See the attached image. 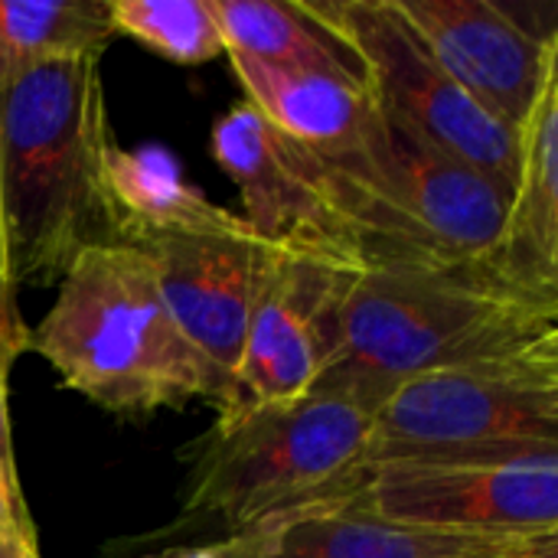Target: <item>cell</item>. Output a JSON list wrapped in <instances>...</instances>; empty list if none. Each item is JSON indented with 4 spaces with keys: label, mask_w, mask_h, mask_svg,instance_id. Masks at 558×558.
I'll list each match as a JSON object with an SVG mask.
<instances>
[{
    "label": "cell",
    "mask_w": 558,
    "mask_h": 558,
    "mask_svg": "<svg viewBox=\"0 0 558 558\" xmlns=\"http://www.w3.org/2000/svg\"><path fill=\"white\" fill-rule=\"evenodd\" d=\"M558 343V304L513 288L494 262L366 268L347 278L317 389L369 409L396 386Z\"/></svg>",
    "instance_id": "obj_1"
},
{
    "label": "cell",
    "mask_w": 558,
    "mask_h": 558,
    "mask_svg": "<svg viewBox=\"0 0 558 558\" xmlns=\"http://www.w3.org/2000/svg\"><path fill=\"white\" fill-rule=\"evenodd\" d=\"M101 59L0 65V216L16 281H59L78 248L111 239V147Z\"/></svg>",
    "instance_id": "obj_2"
},
{
    "label": "cell",
    "mask_w": 558,
    "mask_h": 558,
    "mask_svg": "<svg viewBox=\"0 0 558 558\" xmlns=\"http://www.w3.org/2000/svg\"><path fill=\"white\" fill-rule=\"evenodd\" d=\"M56 284L46 317L29 327L26 353L46 360L69 392L128 418L209 402L206 366L170 317L144 248L92 242Z\"/></svg>",
    "instance_id": "obj_3"
},
{
    "label": "cell",
    "mask_w": 558,
    "mask_h": 558,
    "mask_svg": "<svg viewBox=\"0 0 558 558\" xmlns=\"http://www.w3.org/2000/svg\"><path fill=\"white\" fill-rule=\"evenodd\" d=\"M314 157L356 271L494 258L510 193L383 111L353 144Z\"/></svg>",
    "instance_id": "obj_4"
},
{
    "label": "cell",
    "mask_w": 558,
    "mask_h": 558,
    "mask_svg": "<svg viewBox=\"0 0 558 558\" xmlns=\"http://www.w3.org/2000/svg\"><path fill=\"white\" fill-rule=\"evenodd\" d=\"M373 409L314 389L278 405L219 412L196 441L183 510L229 533L275 526L363 487Z\"/></svg>",
    "instance_id": "obj_5"
},
{
    "label": "cell",
    "mask_w": 558,
    "mask_h": 558,
    "mask_svg": "<svg viewBox=\"0 0 558 558\" xmlns=\"http://www.w3.org/2000/svg\"><path fill=\"white\" fill-rule=\"evenodd\" d=\"M558 448V343L438 369L373 405L366 471Z\"/></svg>",
    "instance_id": "obj_6"
},
{
    "label": "cell",
    "mask_w": 558,
    "mask_h": 558,
    "mask_svg": "<svg viewBox=\"0 0 558 558\" xmlns=\"http://www.w3.org/2000/svg\"><path fill=\"white\" fill-rule=\"evenodd\" d=\"M366 72V88L386 118L490 177L513 193L520 173V134L487 114L425 49L396 0H314Z\"/></svg>",
    "instance_id": "obj_7"
},
{
    "label": "cell",
    "mask_w": 558,
    "mask_h": 558,
    "mask_svg": "<svg viewBox=\"0 0 558 558\" xmlns=\"http://www.w3.org/2000/svg\"><path fill=\"white\" fill-rule=\"evenodd\" d=\"M360 497L379 517L474 539L558 533V448L399 461L366 471Z\"/></svg>",
    "instance_id": "obj_8"
},
{
    "label": "cell",
    "mask_w": 558,
    "mask_h": 558,
    "mask_svg": "<svg viewBox=\"0 0 558 558\" xmlns=\"http://www.w3.org/2000/svg\"><path fill=\"white\" fill-rule=\"evenodd\" d=\"M137 248L147 252L170 317L206 366L209 405L229 409L248 320L278 252L252 232L173 235Z\"/></svg>",
    "instance_id": "obj_9"
},
{
    "label": "cell",
    "mask_w": 558,
    "mask_h": 558,
    "mask_svg": "<svg viewBox=\"0 0 558 558\" xmlns=\"http://www.w3.org/2000/svg\"><path fill=\"white\" fill-rule=\"evenodd\" d=\"M219 170L235 183L242 219L258 242L356 271L330 213L317 157L281 137L255 108L239 101L209 134Z\"/></svg>",
    "instance_id": "obj_10"
},
{
    "label": "cell",
    "mask_w": 558,
    "mask_h": 558,
    "mask_svg": "<svg viewBox=\"0 0 558 558\" xmlns=\"http://www.w3.org/2000/svg\"><path fill=\"white\" fill-rule=\"evenodd\" d=\"M432 59L500 124L523 131L558 72V33H533L490 0H396Z\"/></svg>",
    "instance_id": "obj_11"
},
{
    "label": "cell",
    "mask_w": 558,
    "mask_h": 558,
    "mask_svg": "<svg viewBox=\"0 0 558 558\" xmlns=\"http://www.w3.org/2000/svg\"><path fill=\"white\" fill-rule=\"evenodd\" d=\"M350 275L311 255H275L235 366L232 405L222 412L294 402L320 386L333 343V314Z\"/></svg>",
    "instance_id": "obj_12"
},
{
    "label": "cell",
    "mask_w": 558,
    "mask_h": 558,
    "mask_svg": "<svg viewBox=\"0 0 558 558\" xmlns=\"http://www.w3.org/2000/svg\"><path fill=\"white\" fill-rule=\"evenodd\" d=\"M105 199L111 239L147 245L173 235H235L252 232L245 219L213 203L186 183L173 150L163 144L124 147L111 141L105 154Z\"/></svg>",
    "instance_id": "obj_13"
},
{
    "label": "cell",
    "mask_w": 558,
    "mask_h": 558,
    "mask_svg": "<svg viewBox=\"0 0 558 558\" xmlns=\"http://www.w3.org/2000/svg\"><path fill=\"white\" fill-rule=\"evenodd\" d=\"M490 262L523 294L558 304V72L520 131V173Z\"/></svg>",
    "instance_id": "obj_14"
},
{
    "label": "cell",
    "mask_w": 558,
    "mask_h": 558,
    "mask_svg": "<svg viewBox=\"0 0 558 558\" xmlns=\"http://www.w3.org/2000/svg\"><path fill=\"white\" fill-rule=\"evenodd\" d=\"M504 546L386 520L356 490L275 523L262 558H494Z\"/></svg>",
    "instance_id": "obj_15"
},
{
    "label": "cell",
    "mask_w": 558,
    "mask_h": 558,
    "mask_svg": "<svg viewBox=\"0 0 558 558\" xmlns=\"http://www.w3.org/2000/svg\"><path fill=\"white\" fill-rule=\"evenodd\" d=\"M229 62L245 105L311 154H333L353 144L376 111L369 88L347 75L284 69L245 56H229Z\"/></svg>",
    "instance_id": "obj_16"
},
{
    "label": "cell",
    "mask_w": 558,
    "mask_h": 558,
    "mask_svg": "<svg viewBox=\"0 0 558 558\" xmlns=\"http://www.w3.org/2000/svg\"><path fill=\"white\" fill-rule=\"evenodd\" d=\"M226 56L284 69L347 75L366 85L363 62L320 16L314 0H209Z\"/></svg>",
    "instance_id": "obj_17"
},
{
    "label": "cell",
    "mask_w": 558,
    "mask_h": 558,
    "mask_svg": "<svg viewBox=\"0 0 558 558\" xmlns=\"http://www.w3.org/2000/svg\"><path fill=\"white\" fill-rule=\"evenodd\" d=\"M111 39L108 0H0V65L101 59Z\"/></svg>",
    "instance_id": "obj_18"
},
{
    "label": "cell",
    "mask_w": 558,
    "mask_h": 558,
    "mask_svg": "<svg viewBox=\"0 0 558 558\" xmlns=\"http://www.w3.org/2000/svg\"><path fill=\"white\" fill-rule=\"evenodd\" d=\"M114 36H131L177 65H203L226 56L209 0H108Z\"/></svg>",
    "instance_id": "obj_19"
},
{
    "label": "cell",
    "mask_w": 558,
    "mask_h": 558,
    "mask_svg": "<svg viewBox=\"0 0 558 558\" xmlns=\"http://www.w3.org/2000/svg\"><path fill=\"white\" fill-rule=\"evenodd\" d=\"M26 340H29V327L20 314V281L13 271L7 226L0 216V353L10 363H16L26 353Z\"/></svg>",
    "instance_id": "obj_20"
},
{
    "label": "cell",
    "mask_w": 558,
    "mask_h": 558,
    "mask_svg": "<svg viewBox=\"0 0 558 558\" xmlns=\"http://www.w3.org/2000/svg\"><path fill=\"white\" fill-rule=\"evenodd\" d=\"M275 526L265 530H248V533H229L216 543H203V546H180V549H163L157 556L147 558H262L268 549Z\"/></svg>",
    "instance_id": "obj_21"
},
{
    "label": "cell",
    "mask_w": 558,
    "mask_h": 558,
    "mask_svg": "<svg viewBox=\"0 0 558 558\" xmlns=\"http://www.w3.org/2000/svg\"><path fill=\"white\" fill-rule=\"evenodd\" d=\"M10 360L0 353V487L10 494H23L20 474H16V454H13V425H10Z\"/></svg>",
    "instance_id": "obj_22"
},
{
    "label": "cell",
    "mask_w": 558,
    "mask_h": 558,
    "mask_svg": "<svg viewBox=\"0 0 558 558\" xmlns=\"http://www.w3.org/2000/svg\"><path fill=\"white\" fill-rule=\"evenodd\" d=\"M0 558H43L39 556V539H36L33 517L23 520V523H13L0 536Z\"/></svg>",
    "instance_id": "obj_23"
},
{
    "label": "cell",
    "mask_w": 558,
    "mask_h": 558,
    "mask_svg": "<svg viewBox=\"0 0 558 558\" xmlns=\"http://www.w3.org/2000/svg\"><path fill=\"white\" fill-rule=\"evenodd\" d=\"M494 558H558V533L507 543Z\"/></svg>",
    "instance_id": "obj_24"
}]
</instances>
